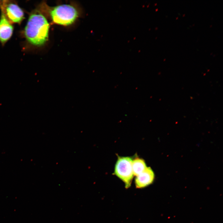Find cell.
Wrapping results in <instances>:
<instances>
[{"mask_svg":"<svg viewBox=\"0 0 223 223\" xmlns=\"http://www.w3.org/2000/svg\"><path fill=\"white\" fill-rule=\"evenodd\" d=\"M41 5L30 13L24 33L27 42L39 46L44 45L48 37L49 24Z\"/></svg>","mask_w":223,"mask_h":223,"instance_id":"cell-1","label":"cell"},{"mask_svg":"<svg viewBox=\"0 0 223 223\" xmlns=\"http://www.w3.org/2000/svg\"><path fill=\"white\" fill-rule=\"evenodd\" d=\"M44 10L48 13L53 22L56 24L68 26L72 24L79 15L77 9L70 4H62L52 8L44 5Z\"/></svg>","mask_w":223,"mask_h":223,"instance_id":"cell-2","label":"cell"},{"mask_svg":"<svg viewBox=\"0 0 223 223\" xmlns=\"http://www.w3.org/2000/svg\"><path fill=\"white\" fill-rule=\"evenodd\" d=\"M132 161L130 157L118 156L115 167V174L123 181L126 188L131 186L134 176Z\"/></svg>","mask_w":223,"mask_h":223,"instance_id":"cell-3","label":"cell"},{"mask_svg":"<svg viewBox=\"0 0 223 223\" xmlns=\"http://www.w3.org/2000/svg\"><path fill=\"white\" fill-rule=\"evenodd\" d=\"M1 13L3 14L12 24L20 23L24 18L23 10L15 1H0Z\"/></svg>","mask_w":223,"mask_h":223,"instance_id":"cell-4","label":"cell"},{"mask_svg":"<svg viewBox=\"0 0 223 223\" xmlns=\"http://www.w3.org/2000/svg\"><path fill=\"white\" fill-rule=\"evenodd\" d=\"M13 27L4 15L1 13L0 18V42L5 44L13 34Z\"/></svg>","mask_w":223,"mask_h":223,"instance_id":"cell-5","label":"cell"},{"mask_svg":"<svg viewBox=\"0 0 223 223\" xmlns=\"http://www.w3.org/2000/svg\"><path fill=\"white\" fill-rule=\"evenodd\" d=\"M155 174L152 169L147 167L142 173L136 176L135 180L136 186L138 188L146 187L153 181Z\"/></svg>","mask_w":223,"mask_h":223,"instance_id":"cell-6","label":"cell"},{"mask_svg":"<svg viewBox=\"0 0 223 223\" xmlns=\"http://www.w3.org/2000/svg\"><path fill=\"white\" fill-rule=\"evenodd\" d=\"M147 167L143 159L136 157L132 160V167L134 176H138L143 172Z\"/></svg>","mask_w":223,"mask_h":223,"instance_id":"cell-7","label":"cell"}]
</instances>
